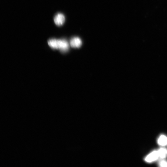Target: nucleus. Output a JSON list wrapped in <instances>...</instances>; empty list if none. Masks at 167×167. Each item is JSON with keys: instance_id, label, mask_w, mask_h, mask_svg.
<instances>
[{"instance_id": "nucleus-7", "label": "nucleus", "mask_w": 167, "mask_h": 167, "mask_svg": "<svg viewBox=\"0 0 167 167\" xmlns=\"http://www.w3.org/2000/svg\"><path fill=\"white\" fill-rule=\"evenodd\" d=\"M158 165L161 167H167V161L163 160L158 163Z\"/></svg>"}, {"instance_id": "nucleus-5", "label": "nucleus", "mask_w": 167, "mask_h": 167, "mask_svg": "<svg viewBox=\"0 0 167 167\" xmlns=\"http://www.w3.org/2000/svg\"><path fill=\"white\" fill-rule=\"evenodd\" d=\"M157 143L158 145L162 146L167 145V137L164 135H160L157 140Z\"/></svg>"}, {"instance_id": "nucleus-2", "label": "nucleus", "mask_w": 167, "mask_h": 167, "mask_svg": "<svg viewBox=\"0 0 167 167\" xmlns=\"http://www.w3.org/2000/svg\"><path fill=\"white\" fill-rule=\"evenodd\" d=\"M159 157L157 150H154L147 155L145 158V161L148 163H151L157 160Z\"/></svg>"}, {"instance_id": "nucleus-4", "label": "nucleus", "mask_w": 167, "mask_h": 167, "mask_svg": "<svg viewBox=\"0 0 167 167\" xmlns=\"http://www.w3.org/2000/svg\"><path fill=\"white\" fill-rule=\"evenodd\" d=\"M82 44V42L81 39L78 37H75L72 38L70 41L71 46L74 48L80 47Z\"/></svg>"}, {"instance_id": "nucleus-3", "label": "nucleus", "mask_w": 167, "mask_h": 167, "mask_svg": "<svg viewBox=\"0 0 167 167\" xmlns=\"http://www.w3.org/2000/svg\"><path fill=\"white\" fill-rule=\"evenodd\" d=\"M64 16L62 13H58L54 17V21L55 24L58 26H61L64 24L65 21Z\"/></svg>"}, {"instance_id": "nucleus-6", "label": "nucleus", "mask_w": 167, "mask_h": 167, "mask_svg": "<svg viewBox=\"0 0 167 167\" xmlns=\"http://www.w3.org/2000/svg\"><path fill=\"white\" fill-rule=\"evenodd\" d=\"M157 151L159 158L163 159L167 157V149L161 148Z\"/></svg>"}, {"instance_id": "nucleus-1", "label": "nucleus", "mask_w": 167, "mask_h": 167, "mask_svg": "<svg viewBox=\"0 0 167 167\" xmlns=\"http://www.w3.org/2000/svg\"><path fill=\"white\" fill-rule=\"evenodd\" d=\"M48 44L52 48L59 49L64 52L68 51L69 48L68 42L64 39H50L48 41Z\"/></svg>"}]
</instances>
